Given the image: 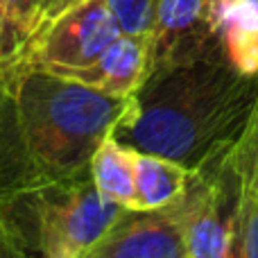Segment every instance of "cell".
<instances>
[{
    "label": "cell",
    "instance_id": "1",
    "mask_svg": "<svg viewBox=\"0 0 258 258\" xmlns=\"http://www.w3.org/2000/svg\"><path fill=\"white\" fill-rule=\"evenodd\" d=\"M113 98L39 68L0 73V206L89 174L98 147L129 116Z\"/></svg>",
    "mask_w": 258,
    "mask_h": 258
},
{
    "label": "cell",
    "instance_id": "2",
    "mask_svg": "<svg viewBox=\"0 0 258 258\" xmlns=\"http://www.w3.org/2000/svg\"><path fill=\"white\" fill-rule=\"evenodd\" d=\"M258 118V75H240L224 48L152 73L113 138L200 174L233 154Z\"/></svg>",
    "mask_w": 258,
    "mask_h": 258
},
{
    "label": "cell",
    "instance_id": "3",
    "mask_svg": "<svg viewBox=\"0 0 258 258\" xmlns=\"http://www.w3.org/2000/svg\"><path fill=\"white\" fill-rule=\"evenodd\" d=\"M120 211L100 195L89 172L3 204L0 222L34 258H82Z\"/></svg>",
    "mask_w": 258,
    "mask_h": 258
},
{
    "label": "cell",
    "instance_id": "4",
    "mask_svg": "<svg viewBox=\"0 0 258 258\" xmlns=\"http://www.w3.org/2000/svg\"><path fill=\"white\" fill-rule=\"evenodd\" d=\"M118 36L120 27L107 0H82L41 23L12 68H39L59 77H71L98 61Z\"/></svg>",
    "mask_w": 258,
    "mask_h": 258
},
{
    "label": "cell",
    "instance_id": "5",
    "mask_svg": "<svg viewBox=\"0 0 258 258\" xmlns=\"http://www.w3.org/2000/svg\"><path fill=\"white\" fill-rule=\"evenodd\" d=\"M242 202V168L238 154L211 170L192 174L183 197L172 204L183 229L188 258H224Z\"/></svg>",
    "mask_w": 258,
    "mask_h": 258
},
{
    "label": "cell",
    "instance_id": "6",
    "mask_svg": "<svg viewBox=\"0 0 258 258\" xmlns=\"http://www.w3.org/2000/svg\"><path fill=\"white\" fill-rule=\"evenodd\" d=\"M147 43L150 75L163 68L195 61L222 48L218 27L209 14V0H156Z\"/></svg>",
    "mask_w": 258,
    "mask_h": 258
},
{
    "label": "cell",
    "instance_id": "7",
    "mask_svg": "<svg viewBox=\"0 0 258 258\" xmlns=\"http://www.w3.org/2000/svg\"><path fill=\"white\" fill-rule=\"evenodd\" d=\"M82 258H188L183 229L172 206L122 209Z\"/></svg>",
    "mask_w": 258,
    "mask_h": 258
},
{
    "label": "cell",
    "instance_id": "8",
    "mask_svg": "<svg viewBox=\"0 0 258 258\" xmlns=\"http://www.w3.org/2000/svg\"><path fill=\"white\" fill-rule=\"evenodd\" d=\"M150 75V43L147 39L120 34L95 63L73 73L68 80L82 82L113 98H134Z\"/></svg>",
    "mask_w": 258,
    "mask_h": 258
},
{
    "label": "cell",
    "instance_id": "9",
    "mask_svg": "<svg viewBox=\"0 0 258 258\" xmlns=\"http://www.w3.org/2000/svg\"><path fill=\"white\" fill-rule=\"evenodd\" d=\"M192 174L183 165L163 156L136 152L134 197L129 209L161 211L177 204L190 186Z\"/></svg>",
    "mask_w": 258,
    "mask_h": 258
},
{
    "label": "cell",
    "instance_id": "10",
    "mask_svg": "<svg viewBox=\"0 0 258 258\" xmlns=\"http://www.w3.org/2000/svg\"><path fill=\"white\" fill-rule=\"evenodd\" d=\"M229 63L240 75H258V0H236L218 23Z\"/></svg>",
    "mask_w": 258,
    "mask_h": 258
},
{
    "label": "cell",
    "instance_id": "11",
    "mask_svg": "<svg viewBox=\"0 0 258 258\" xmlns=\"http://www.w3.org/2000/svg\"><path fill=\"white\" fill-rule=\"evenodd\" d=\"M91 179L104 200L129 209L134 197L136 174V150L109 136L91 159Z\"/></svg>",
    "mask_w": 258,
    "mask_h": 258
},
{
    "label": "cell",
    "instance_id": "12",
    "mask_svg": "<svg viewBox=\"0 0 258 258\" xmlns=\"http://www.w3.org/2000/svg\"><path fill=\"white\" fill-rule=\"evenodd\" d=\"M0 5H3L5 27H7L9 41H12L14 63H16L23 45L34 36L36 30H39L50 0H0Z\"/></svg>",
    "mask_w": 258,
    "mask_h": 258
},
{
    "label": "cell",
    "instance_id": "13",
    "mask_svg": "<svg viewBox=\"0 0 258 258\" xmlns=\"http://www.w3.org/2000/svg\"><path fill=\"white\" fill-rule=\"evenodd\" d=\"M247 138V136H245ZM245 138L236 147L238 161L242 168V202H240V233L245 258H258V188L249 174Z\"/></svg>",
    "mask_w": 258,
    "mask_h": 258
},
{
    "label": "cell",
    "instance_id": "14",
    "mask_svg": "<svg viewBox=\"0 0 258 258\" xmlns=\"http://www.w3.org/2000/svg\"><path fill=\"white\" fill-rule=\"evenodd\" d=\"M107 5L120 27V34L150 39L156 0H107Z\"/></svg>",
    "mask_w": 258,
    "mask_h": 258
},
{
    "label": "cell",
    "instance_id": "15",
    "mask_svg": "<svg viewBox=\"0 0 258 258\" xmlns=\"http://www.w3.org/2000/svg\"><path fill=\"white\" fill-rule=\"evenodd\" d=\"M0 258H34L30 251L23 249L21 242L5 229L3 222H0Z\"/></svg>",
    "mask_w": 258,
    "mask_h": 258
},
{
    "label": "cell",
    "instance_id": "16",
    "mask_svg": "<svg viewBox=\"0 0 258 258\" xmlns=\"http://www.w3.org/2000/svg\"><path fill=\"white\" fill-rule=\"evenodd\" d=\"M14 63V48L9 41L7 27H5V16H3V5H0V73L12 68Z\"/></svg>",
    "mask_w": 258,
    "mask_h": 258
},
{
    "label": "cell",
    "instance_id": "17",
    "mask_svg": "<svg viewBox=\"0 0 258 258\" xmlns=\"http://www.w3.org/2000/svg\"><path fill=\"white\" fill-rule=\"evenodd\" d=\"M224 258H245V249H242V233H240V215L236 220V229H233L231 242H229V249Z\"/></svg>",
    "mask_w": 258,
    "mask_h": 258
},
{
    "label": "cell",
    "instance_id": "18",
    "mask_svg": "<svg viewBox=\"0 0 258 258\" xmlns=\"http://www.w3.org/2000/svg\"><path fill=\"white\" fill-rule=\"evenodd\" d=\"M77 3H82V0H50L48 9H45V16H43V21H41V23H45V21H50V18L59 16L61 12H66V9L75 7ZM39 27H41V25H39Z\"/></svg>",
    "mask_w": 258,
    "mask_h": 258
},
{
    "label": "cell",
    "instance_id": "19",
    "mask_svg": "<svg viewBox=\"0 0 258 258\" xmlns=\"http://www.w3.org/2000/svg\"><path fill=\"white\" fill-rule=\"evenodd\" d=\"M231 3H236V0H209V14H211V21H213L215 27H218L222 12H224V9H227Z\"/></svg>",
    "mask_w": 258,
    "mask_h": 258
}]
</instances>
